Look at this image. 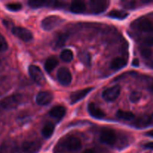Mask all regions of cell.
<instances>
[{
	"label": "cell",
	"mask_w": 153,
	"mask_h": 153,
	"mask_svg": "<svg viewBox=\"0 0 153 153\" xmlns=\"http://www.w3.org/2000/svg\"><path fill=\"white\" fill-rule=\"evenodd\" d=\"M22 102V97L19 94H13L5 97L0 101V105L5 110L16 108Z\"/></svg>",
	"instance_id": "obj_1"
},
{
	"label": "cell",
	"mask_w": 153,
	"mask_h": 153,
	"mask_svg": "<svg viewBox=\"0 0 153 153\" xmlns=\"http://www.w3.org/2000/svg\"><path fill=\"white\" fill-rule=\"evenodd\" d=\"M64 19L58 16H49L45 17L41 22V26L46 31H51L58 27Z\"/></svg>",
	"instance_id": "obj_2"
},
{
	"label": "cell",
	"mask_w": 153,
	"mask_h": 153,
	"mask_svg": "<svg viewBox=\"0 0 153 153\" xmlns=\"http://www.w3.org/2000/svg\"><path fill=\"white\" fill-rule=\"evenodd\" d=\"M41 143L37 140H27L22 143L19 152L20 153H37L41 149Z\"/></svg>",
	"instance_id": "obj_3"
},
{
	"label": "cell",
	"mask_w": 153,
	"mask_h": 153,
	"mask_svg": "<svg viewBox=\"0 0 153 153\" xmlns=\"http://www.w3.org/2000/svg\"><path fill=\"white\" fill-rule=\"evenodd\" d=\"M100 140L105 144L113 146L117 141V134L114 130L110 128H103L100 132Z\"/></svg>",
	"instance_id": "obj_4"
},
{
	"label": "cell",
	"mask_w": 153,
	"mask_h": 153,
	"mask_svg": "<svg viewBox=\"0 0 153 153\" xmlns=\"http://www.w3.org/2000/svg\"><path fill=\"white\" fill-rule=\"evenodd\" d=\"M11 31L16 37L25 42H29L33 39V34L31 31L23 27H13L12 28Z\"/></svg>",
	"instance_id": "obj_5"
},
{
	"label": "cell",
	"mask_w": 153,
	"mask_h": 153,
	"mask_svg": "<svg viewBox=\"0 0 153 153\" xmlns=\"http://www.w3.org/2000/svg\"><path fill=\"white\" fill-rule=\"evenodd\" d=\"M89 4L93 13L100 14L107 10L110 2L106 0H91Z\"/></svg>",
	"instance_id": "obj_6"
},
{
	"label": "cell",
	"mask_w": 153,
	"mask_h": 153,
	"mask_svg": "<svg viewBox=\"0 0 153 153\" xmlns=\"http://www.w3.org/2000/svg\"><path fill=\"white\" fill-rule=\"evenodd\" d=\"M28 73L31 79L37 82L38 85H43L46 82V79L43 73L40 70V67L36 65H31L28 67Z\"/></svg>",
	"instance_id": "obj_7"
},
{
	"label": "cell",
	"mask_w": 153,
	"mask_h": 153,
	"mask_svg": "<svg viewBox=\"0 0 153 153\" xmlns=\"http://www.w3.org/2000/svg\"><path fill=\"white\" fill-rule=\"evenodd\" d=\"M64 146L68 150L76 152L82 148V140H80L79 137L75 135L69 136L64 140Z\"/></svg>",
	"instance_id": "obj_8"
},
{
	"label": "cell",
	"mask_w": 153,
	"mask_h": 153,
	"mask_svg": "<svg viewBox=\"0 0 153 153\" xmlns=\"http://www.w3.org/2000/svg\"><path fill=\"white\" fill-rule=\"evenodd\" d=\"M120 94V87L117 85L103 91L102 98L105 101L112 102L116 100L119 97Z\"/></svg>",
	"instance_id": "obj_9"
},
{
	"label": "cell",
	"mask_w": 153,
	"mask_h": 153,
	"mask_svg": "<svg viewBox=\"0 0 153 153\" xmlns=\"http://www.w3.org/2000/svg\"><path fill=\"white\" fill-rule=\"evenodd\" d=\"M57 77H58L60 83L63 85H65V86L70 85L72 82V79H73L71 73H70V70L67 69V67H61L58 70V73H57Z\"/></svg>",
	"instance_id": "obj_10"
},
{
	"label": "cell",
	"mask_w": 153,
	"mask_h": 153,
	"mask_svg": "<svg viewBox=\"0 0 153 153\" xmlns=\"http://www.w3.org/2000/svg\"><path fill=\"white\" fill-rule=\"evenodd\" d=\"M92 90L93 88H88L72 93V94H70V103H71V104H74V103H76L79 101H80V100H82V99L85 98Z\"/></svg>",
	"instance_id": "obj_11"
},
{
	"label": "cell",
	"mask_w": 153,
	"mask_h": 153,
	"mask_svg": "<svg viewBox=\"0 0 153 153\" xmlns=\"http://www.w3.org/2000/svg\"><path fill=\"white\" fill-rule=\"evenodd\" d=\"M53 95L48 91H41L36 97V102L40 105H46L52 102Z\"/></svg>",
	"instance_id": "obj_12"
},
{
	"label": "cell",
	"mask_w": 153,
	"mask_h": 153,
	"mask_svg": "<svg viewBox=\"0 0 153 153\" xmlns=\"http://www.w3.org/2000/svg\"><path fill=\"white\" fill-rule=\"evenodd\" d=\"M137 28L141 31L146 33L153 32V22L148 19H140L136 24Z\"/></svg>",
	"instance_id": "obj_13"
},
{
	"label": "cell",
	"mask_w": 153,
	"mask_h": 153,
	"mask_svg": "<svg viewBox=\"0 0 153 153\" xmlns=\"http://www.w3.org/2000/svg\"><path fill=\"white\" fill-rule=\"evenodd\" d=\"M88 110L90 114L93 117L97 118V119H102L105 116V114L104 113V111L94 103L91 102L88 105Z\"/></svg>",
	"instance_id": "obj_14"
},
{
	"label": "cell",
	"mask_w": 153,
	"mask_h": 153,
	"mask_svg": "<svg viewBox=\"0 0 153 153\" xmlns=\"http://www.w3.org/2000/svg\"><path fill=\"white\" fill-rule=\"evenodd\" d=\"M18 151L16 143L13 140H7L1 144L0 153H16Z\"/></svg>",
	"instance_id": "obj_15"
},
{
	"label": "cell",
	"mask_w": 153,
	"mask_h": 153,
	"mask_svg": "<svg viewBox=\"0 0 153 153\" xmlns=\"http://www.w3.org/2000/svg\"><path fill=\"white\" fill-rule=\"evenodd\" d=\"M49 114L52 117L60 120L65 116L66 108L62 105H56L49 111Z\"/></svg>",
	"instance_id": "obj_16"
},
{
	"label": "cell",
	"mask_w": 153,
	"mask_h": 153,
	"mask_svg": "<svg viewBox=\"0 0 153 153\" xmlns=\"http://www.w3.org/2000/svg\"><path fill=\"white\" fill-rule=\"evenodd\" d=\"M70 9L74 13H82L86 10V5L83 1H75L72 2Z\"/></svg>",
	"instance_id": "obj_17"
},
{
	"label": "cell",
	"mask_w": 153,
	"mask_h": 153,
	"mask_svg": "<svg viewBox=\"0 0 153 153\" xmlns=\"http://www.w3.org/2000/svg\"><path fill=\"white\" fill-rule=\"evenodd\" d=\"M58 60L56 57L50 56L46 59V62L44 64V68L46 72L51 73L55 67L58 66Z\"/></svg>",
	"instance_id": "obj_18"
},
{
	"label": "cell",
	"mask_w": 153,
	"mask_h": 153,
	"mask_svg": "<svg viewBox=\"0 0 153 153\" xmlns=\"http://www.w3.org/2000/svg\"><path fill=\"white\" fill-rule=\"evenodd\" d=\"M127 64V60L124 58H120V57H117L115 58L113 61L111 63V69L114 70H120V69L123 68L126 66Z\"/></svg>",
	"instance_id": "obj_19"
},
{
	"label": "cell",
	"mask_w": 153,
	"mask_h": 153,
	"mask_svg": "<svg viewBox=\"0 0 153 153\" xmlns=\"http://www.w3.org/2000/svg\"><path fill=\"white\" fill-rule=\"evenodd\" d=\"M55 131V125L52 123H47L42 129V134L45 138H49Z\"/></svg>",
	"instance_id": "obj_20"
},
{
	"label": "cell",
	"mask_w": 153,
	"mask_h": 153,
	"mask_svg": "<svg viewBox=\"0 0 153 153\" xmlns=\"http://www.w3.org/2000/svg\"><path fill=\"white\" fill-rule=\"evenodd\" d=\"M134 124L136 126L140 127V128H145V127L149 126V125L152 124L150 120V116H143L139 117L135 120Z\"/></svg>",
	"instance_id": "obj_21"
},
{
	"label": "cell",
	"mask_w": 153,
	"mask_h": 153,
	"mask_svg": "<svg viewBox=\"0 0 153 153\" xmlns=\"http://www.w3.org/2000/svg\"><path fill=\"white\" fill-rule=\"evenodd\" d=\"M108 16L110 17L115 18V19H126L128 16V13L124 10H114L109 12Z\"/></svg>",
	"instance_id": "obj_22"
},
{
	"label": "cell",
	"mask_w": 153,
	"mask_h": 153,
	"mask_svg": "<svg viewBox=\"0 0 153 153\" xmlns=\"http://www.w3.org/2000/svg\"><path fill=\"white\" fill-rule=\"evenodd\" d=\"M117 117L120 119L125 120H131L134 118V115L132 112L123 110H120L117 112Z\"/></svg>",
	"instance_id": "obj_23"
},
{
	"label": "cell",
	"mask_w": 153,
	"mask_h": 153,
	"mask_svg": "<svg viewBox=\"0 0 153 153\" xmlns=\"http://www.w3.org/2000/svg\"><path fill=\"white\" fill-rule=\"evenodd\" d=\"M61 59L64 62H70L73 59V53L70 49H66L61 52Z\"/></svg>",
	"instance_id": "obj_24"
},
{
	"label": "cell",
	"mask_w": 153,
	"mask_h": 153,
	"mask_svg": "<svg viewBox=\"0 0 153 153\" xmlns=\"http://www.w3.org/2000/svg\"><path fill=\"white\" fill-rule=\"evenodd\" d=\"M28 5L32 8H39V7H44L50 3V1H41V0H31L28 1Z\"/></svg>",
	"instance_id": "obj_25"
},
{
	"label": "cell",
	"mask_w": 153,
	"mask_h": 153,
	"mask_svg": "<svg viewBox=\"0 0 153 153\" xmlns=\"http://www.w3.org/2000/svg\"><path fill=\"white\" fill-rule=\"evenodd\" d=\"M67 38H68V34H65V33H61V34H58L56 40H55L56 46H64V45L65 44L66 41H67Z\"/></svg>",
	"instance_id": "obj_26"
},
{
	"label": "cell",
	"mask_w": 153,
	"mask_h": 153,
	"mask_svg": "<svg viewBox=\"0 0 153 153\" xmlns=\"http://www.w3.org/2000/svg\"><path fill=\"white\" fill-rule=\"evenodd\" d=\"M6 7L7 10H10V11H19L22 9V4L18 2L9 3V4H6Z\"/></svg>",
	"instance_id": "obj_27"
},
{
	"label": "cell",
	"mask_w": 153,
	"mask_h": 153,
	"mask_svg": "<svg viewBox=\"0 0 153 153\" xmlns=\"http://www.w3.org/2000/svg\"><path fill=\"white\" fill-rule=\"evenodd\" d=\"M141 96L142 94L140 92H138V91H134V92H132L131 94L129 99L130 100H131V102L135 103V102H137L140 100Z\"/></svg>",
	"instance_id": "obj_28"
},
{
	"label": "cell",
	"mask_w": 153,
	"mask_h": 153,
	"mask_svg": "<svg viewBox=\"0 0 153 153\" xmlns=\"http://www.w3.org/2000/svg\"><path fill=\"white\" fill-rule=\"evenodd\" d=\"M7 48H8V45H7V41L4 36L0 33V52L7 50Z\"/></svg>",
	"instance_id": "obj_29"
},
{
	"label": "cell",
	"mask_w": 153,
	"mask_h": 153,
	"mask_svg": "<svg viewBox=\"0 0 153 153\" xmlns=\"http://www.w3.org/2000/svg\"><path fill=\"white\" fill-rule=\"evenodd\" d=\"M140 53H141V55L145 58H150L151 55H152V50H151L149 48L144 47L143 49H141L140 50Z\"/></svg>",
	"instance_id": "obj_30"
},
{
	"label": "cell",
	"mask_w": 153,
	"mask_h": 153,
	"mask_svg": "<svg viewBox=\"0 0 153 153\" xmlns=\"http://www.w3.org/2000/svg\"><path fill=\"white\" fill-rule=\"evenodd\" d=\"M144 43L147 46H153V35L146 37L144 40Z\"/></svg>",
	"instance_id": "obj_31"
},
{
	"label": "cell",
	"mask_w": 153,
	"mask_h": 153,
	"mask_svg": "<svg viewBox=\"0 0 153 153\" xmlns=\"http://www.w3.org/2000/svg\"><path fill=\"white\" fill-rule=\"evenodd\" d=\"M144 147L146 149H153V142H149V143H146L144 145Z\"/></svg>",
	"instance_id": "obj_32"
},
{
	"label": "cell",
	"mask_w": 153,
	"mask_h": 153,
	"mask_svg": "<svg viewBox=\"0 0 153 153\" xmlns=\"http://www.w3.org/2000/svg\"><path fill=\"white\" fill-rule=\"evenodd\" d=\"M132 64L134 66V67H138V66H139V60L136 59V58H135V59H134Z\"/></svg>",
	"instance_id": "obj_33"
},
{
	"label": "cell",
	"mask_w": 153,
	"mask_h": 153,
	"mask_svg": "<svg viewBox=\"0 0 153 153\" xmlns=\"http://www.w3.org/2000/svg\"><path fill=\"white\" fill-rule=\"evenodd\" d=\"M82 153H96V152L93 149H86V150L84 151Z\"/></svg>",
	"instance_id": "obj_34"
},
{
	"label": "cell",
	"mask_w": 153,
	"mask_h": 153,
	"mask_svg": "<svg viewBox=\"0 0 153 153\" xmlns=\"http://www.w3.org/2000/svg\"><path fill=\"white\" fill-rule=\"evenodd\" d=\"M146 135H147V136H149V137H153V129L151 130V131H148V132L146 133Z\"/></svg>",
	"instance_id": "obj_35"
},
{
	"label": "cell",
	"mask_w": 153,
	"mask_h": 153,
	"mask_svg": "<svg viewBox=\"0 0 153 153\" xmlns=\"http://www.w3.org/2000/svg\"><path fill=\"white\" fill-rule=\"evenodd\" d=\"M150 120L151 122H152V124L153 123V113L152 114V115H150Z\"/></svg>",
	"instance_id": "obj_36"
},
{
	"label": "cell",
	"mask_w": 153,
	"mask_h": 153,
	"mask_svg": "<svg viewBox=\"0 0 153 153\" xmlns=\"http://www.w3.org/2000/svg\"><path fill=\"white\" fill-rule=\"evenodd\" d=\"M150 90L153 92V83L152 84V85H151V86H150Z\"/></svg>",
	"instance_id": "obj_37"
}]
</instances>
